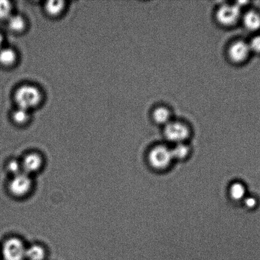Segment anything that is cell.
Segmentation results:
<instances>
[{"label": "cell", "instance_id": "obj_1", "mask_svg": "<svg viewBox=\"0 0 260 260\" xmlns=\"http://www.w3.org/2000/svg\"><path fill=\"white\" fill-rule=\"evenodd\" d=\"M148 161L150 167L155 170H166L174 161L171 150L164 145H157L150 150Z\"/></svg>", "mask_w": 260, "mask_h": 260}, {"label": "cell", "instance_id": "obj_2", "mask_svg": "<svg viewBox=\"0 0 260 260\" xmlns=\"http://www.w3.org/2000/svg\"><path fill=\"white\" fill-rule=\"evenodd\" d=\"M15 99L19 108L29 110L39 104L41 94L35 86L24 85L17 89Z\"/></svg>", "mask_w": 260, "mask_h": 260}, {"label": "cell", "instance_id": "obj_3", "mask_svg": "<svg viewBox=\"0 0 260 260\" xmlns=\"http://www.w3.org/2000/svg\"><path fill=\"white\" fill-rule=\"evenodd\" d=\"M165 139L175 144L185 143L189 137L190 131L185 124L179 122H169L164 129Z\"/></svg>", "mask_w": 260, "mask_h": 260}, {"label": "cell", "instance_id": "obj_4", "mask_svg": "<svg viewBox=\"0 0 260 260\" xmlns=\"http://www.w3.org/2000/svg\"><path fill=\"white\" fill-rule=\"evenodd\" d=\"M24 244L20 239L11 238L5 242L3 246V256L5 260H23L25 258Z\"/></svg>", "mask_w": 260, "mask_h": 260}, {"label": "cell", "instance_id": "obj_5", "mask_svg": "<svg viewBox=\"0 0 260 260\" xmlns=\"http://www.w3.org/2000/svg\"><path fill=\"white\" fill-rule=\"evenodd\" d=\"M241 16V10L238 5H225L216 12V19L221 24L230 26L236 24Z\"/></svg>", "mask_w": 260, "mask_h": 260}, {"label": "cell", "instance_id": "obj_6", "mask_svg": "<svg viewBox=\"0 0 260 260\" xmlns=\"http://www.w3.org/2000/svg\"><path fill=\"white\" fill-rule=\"evenodd\" d=\"M32 180L26 173H20L15 176L10 183V190L14 196L20 197L29 192Z\"/></svg>", "mask_w": 260, "mask_h": 260}, {"label": "cell", "instance_id": "obj_7", "mask_svg": "<svg viewBox=\"0 0 260 260\" xmlns=\"http://www.w3.org/2000/svg\"><path fill=\"white\" fill-rule=\"evenodd\" d=\"M250 52L248 43L238 41L234 43L229 48L228 55L233 62L241 63L248 58Z\"/></svg>", "mask_w": 260, "mask_h": 260}, {"label": "cell", "instance_id": "obj_8", "mask_svg": "<svg viewBox=\"0 0 260 260\" xmlns=\"http://www.w3.org/2000/svg\"><path fill=\"white\" fill-rule=\"evenodd\" d=\"M42 158L36 154L27 155L22 163V170L25 173L37 172L42 167Z\"/></svg>", "mask_w": 260, "mask_h": 260}, {"label": "cell", "instance_id": "obj_9", "mask_svg": "<svg viewBox=\"0 0 260 260\" xmlns=\"http://www.w3.org/2000/svg\"><path fill=\"white\" fill-rule=\"evenodd\" d=\"M229 196L232 200L239 202L243 201L246 197V186L240 182H235L229 187Z\"/></svg>", "mask_w": 260, "mask_h": 260}, {"label": "cell", "instance_id": "obj_10", "mask_svg": "<svg viewBox=\"0 0 260 260\" xmlns=\"http://www.w3.org/2000/svg\"><path fill=\"white\" fill-rule=\"evenodd\" d=\"M244 26L247 29L254 31L260 28V15L255 11H249L243 17Z\"/></svg>", "mask_w": 260, "mask_h": 260}, {"label": "cell", "instance_id": "obj_11", "mask_svg": "<svg viewBox=\"0 0 260 260\" xmlns=\"http://www.w3.org/2000/svg\"><path fill=\"white\" fill-rule=\"evenodd\" d=\"M171 150L173 159L183 161L189 157L190 154V148L185 143L175 144Z\"/></svg>", "mask_w": 260, "mask_h": 260}, {"label": "cell", "instance_id": "obj_12", "mask_svg": "<svg viewBox=\"0 0 260 260\" xmlns=\"http://www.w3.org/2000/svg\"><path fill=\"white\" fill-rule=\"evenodd\" d=\"M153 117H154V121L156 123L160 124H167L170 122V114L167 108L160 107V108L155 109Z\"/></svg>", "mask_w": 260, "mask_h": 260}, {"label": "cell", "instance_id": "obj_13", "mask_svg": "<svg viewBox=\"0 0 260 260\" xmlns=\"http://www.w3.org/2000/svg\"><path fill=\"white\" fill-rule=\"evenodd\" d=\"M45 256L44 249L38 245L32 246L25 251V257L30 260H43Z\"/></svg>", "mask_w": 260, "mask_h": 260}, {"label": "cell", "instance_id": "obj_14", "mask_svg": "<svg viewBox=\"0 0 260 260\" xmlns=\"http://www.w3.org/2000/svg\"><path fill=\"white\" fill-rule=\"evenodd\" d=\"M16 58L14 51L10 48H4L0 50V63L4 66H9L14 62Z\"/></svg>", "mask_w": 260, "mask_h": 260}, {"label": "cell", "instance_id": "obj_15", "mask_svg": "<svg viewBox=\"0 0 260 260\" xmlns=\"http://www.w3.org/2000/svg\"><path fill=\"white\" fill-rule=\"evenodd\" d=\"M8 25L10 29L14 31H20L25 27L24 19L20 15H12L9 18Z\"/></svg>", "mask_w": 260, "mask_h": 260}, {"label": "cell", "instance_id": "obj_16", "mask_svg": "<svg viewBox=\"0 0 260 260\" xmlns=\"http://www.w3.org/2000/svg\"><path fill=\"white\" fill-rule=\"evenodd\" d=\"M64 6L63 1H49L45 5V9L48 14L52 15H56L60 14L62 11Z\"/></svg>", "mask_w": 260, "mask_h": 260}, {"label": "cell", "instance_id": "obj_17", "mask_svg": "<svg viewBox=\"0 0 260 260\" xmlns=\"http://www.w3.org/2000/svg\"><path fill=\"white\" fill-rule=\"evenodd\" d=\"M29 118L28 110L22 108H18L13 113V119L17 123H24Z\"/></svg>", "mask_w": 260, "mask_h": 260}, {"label": "cell", "instance_id": "obj_18", "mask_svg": "<svg viewBox=\"0 0 260 260\" xmlns=\"http://www.w3.org/2000/svg\"><path fill=\"white\" fill-rule=\"evenodd\" d=\"M11 5L5 0H0V19H6L10 17Z\"/></svg>", "mask_w": 260, "mask_h": 260}, {"label": "cell", "instance_id": "obj_19", "mask_svg": "<svg viewBox=\"0 0 260 260\" xmlns=\"http://www.w3.org/2000/svg\"><path fill=\"white\" fill-rule=\"evenodd\" d=\"M248 45L252 52L260 53V35L254 37Z\"/></svg>", "mask_w": 260, "mask_h": 260}, {"label": "cell", "instance_id": "obj_20", "mask_svg": "<svg viewBox=\"0 0 260 260\" xmlns=\"http://www.w3.org/2000/svg\"><path fill=\"white\" fill-rule=\"evenodd\" d=\"M8 168H9L10 172L14 173L16 175L21 173L20 172H21V169H22V164H20L17 160H12L8 165Z\"/></svg>", "mask_w": 260, "mask_h": 260}, {"label": "cell", "instance_id": "obj_21", "mask_svg": "<svg viewBox=\"0 0 260 260\" xmlns=\"http://www.w3.org/2000/svg\"><path fill=\"white\" fill-rule=\"evenodd\" d=\"M243 201L245 207L248 209H253L255 208L257 206V204H258L256 199L252 197V196H246Z\"/></svg>", "mask_w": 260, "mask_h": 260}, {"label": "cell", "instance_id": "obj_22", "mask_svg": "<svg viewBox=\"0 0 260 260\" xmlns=\"http://www.w3.org/2000/svg\"><path fill=\"white\" fill-rule=\"evenodd\" d=\"M3 43V37L1 33H0V47H1Z\"/></svg>", "mask_w": 260, "mask_h": 260}]
</instances>
